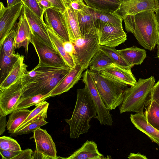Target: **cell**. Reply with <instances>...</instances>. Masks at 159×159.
Returning <instances> with one entry per match:
<instances>
[{"instance_id": "bcb514c9", "label": "cell", "mask_w": 159, "mask_h": 159, "mask_svg": "<svg viewBox=\"0 0 159 159\" xmlns=\"http://www.w3.org/2000/svg\"><path fill=\"white\" fill-rule=\"evenodd\" d=\"M41 9L44 12L47 9L54 7L52 4L47 0H40L37 1Z\"/></svg>"}, {"instance_id": "f1b7e54d", "label": "cell", "mask_w": 159, "mask_h": 159, "mask_svg": "<svg viewBox=\"0 0 159 159\" xmlns=\"http://www.w3.org/2000/svg\"><path fill=\"white\" fill-rule=\"evenodd\" d=\"M144 108L143 113L147 122L159 130V105L148 98Z\"/></svg>"}, {"instance_id": "d6a6232c", "label": "cell", "mask_w": 159, "mask_h": 159, "mask_svg": "<svg viewBox=\"0 0 159 159\" xmlns=\"http://www.w3.org/2000/svg\"><path fill=\"white\" fill-rule=\"evenodd\" d=\"M99 49L107 54L115 64L127 70H131L132 66L125 61L115 48L100 45Z\"/></svg>"}, {"instance_id": "7bdbcfd3", "label": "cell", "mask_w": 159, "mask_h": 159, "mask_svg": "<svg viewBox=\"0 0 159 159\" xmlns=\"http://www.w3.org/2000/svg\"><path fill=\"white\" fill-rule=\"evenodd\" d=\"M62 44L66 52L73 58L75 52V48L73 43L71 41H63Z\"/></svg>"}, {"instance_id": "ab89813d", "label": "cell", "mask_w": 159, "mask_h": 159, "mask_svg": "<svg viewBox=\"0 0 159 159\" xmlns=\"http://www.w3.org/2000/svg\"><path fill=\"white\" fill-rule=\"evenodd\" d=\"M148 98L155 101L159 105V80L155 83Z\"/></svg>"}, {"instance_id": "e575fe53", "label": "cell", "mask_w": 159, "mask_h": 159, "mask_svg": "<svg viewBox=\"0 0 159 159\" xmlns=\"http://www.w3.org/2000/svg\"><path fill=\"white\" fill-rule=\"evenodd\" d=\"M16 33V28H14L0 43V49L2 50L7 55H11L14 53Z\"/></svg>"}, {"instance_id": "8fae6325", "label": "cell", "mask_w": 159, "mask_h": 159, "mask_svg": "<svg viewBox=\"0 0 159 159\" xmlns=\"http://www.w3.org/2000/svg\"><path fill=\"white\" fill-rule=\"evenodd\" d=\"M97 30L100 45L115 48L127 40L122 26L98 22Z\"/></svg>"}, {"instance_id": "ffe728a7", "label": "cell", "mask_w": 159, "mask_h": 159, "mask_svg": "<svg viewBox=\"0 0 159 159\" xmlns=\"http://www.w3.org/2000/svg\"><path fill=\"white\" fill-rule=\"evenodd\" d=\"M130 118L135 127L159 146V130L147 122L143 113L131 114Z\"/></svg>"}, {"instance_id": "d6986e66", "label": "cell", "mask_w": 159, "mask_h": 159, "mask_svg": "<svg viewBox=\"0 0 159 159\" xmlns=\"http://www.w3.org/2000/svg\"><path fill=\"white\" fill-rule=\"evenodd\" d=\"M78 18L81 35L89 33H98V25L94 10L87 5L78 11Z\"/></svg>"}, {"instance_id": "e0dca14e", "label": "cell", "mask_w": 159, "mask_h": 159, "mask_svg": "<svg viewBox=\"0 0 159 159\" xmlns=\"http://www.w3.org/2000/svg\"><path fill=\"white\" fill-rule=\"evenodd\" d=\"M84 70L80 66L75 65L50 94L51 97L59 95L68 91L77 83L82 77Z\"/></svg>"}, {"instance_id": "ac0fdd59", "label": "cell", "mask_w": 159, "mask_h": 159, "mask_svg": "<svg viewBox=\"0 0 159 159\" xmlns=\"http://www.w3.org/2000/svg\"><path fill=\"white\" fill-rule=\"evenodd\" d=\"M97 72L131 86L134 85L137 82L131 70H127L115 63Z\"/></svg>"}, {"instance_id": "9a60e30c", "label": "cell", "mask_w": 159, "mask_h": 159, "mask_svg": "<svg viewBox=\"0 0 159 159\" xmlns=\"http://www.w3.org/2000/svg\"><path fill=\"white\" fill-rule=\"evenodd\" d=\"M23 13L25 16L33 32L50 47L55 48L49 38L47 27L44 20L24 4Z\"/></svg>"}, {"instance_id": "f5cc1de1", "label": "cell", "mask_w": 159, "mask_h": 159, "mask_svg": "<svg viewBox=\"0 0 159 159\" xmlns=\"http://www.w3.org/2000/svg\"><path fill=\"white\" fill-rule=\"evenodd\" d=\"M157 57L159 59V40L157 44Z\"/></svg>"}, {"instance_id": "816d5d0a", "label": "cell", "mask_w": 159, "mask_h": 159, "mask_svg": "<svg viewBox=\"0 0 159 159\" xmlns=\"http://www.w3.org/2000/svg\"><path fill=\"white\" fill-rule=\"evenodd\" d=\"M77 0H65V6L69 4L72 2L75 1Z\"/></svg>"}, {"instance_id": "83f0119b", "label": "cell", "mask_w": 159, "mask_h": 159, "mask_svg": "<svg viewBox=\"0 0 159 159\" xmlns=\"http://www.w3.org/2000/svg\"><path fill=\"white\" fill-rule=\"evenodd\" d=\"M86 5L95 10L115 12L119 7L121 0H84Z\"/></svg>"}, {"instance_id": "d4e9b609", "label": "cell", "mask_w": 159, "mask_h": 159, "mask_svg": "<svg viewBox=\"0 0 159 159\" xmlns=\"http://www.w3.org/2000/svg\"><path fill=\"white\" fill-rule=\"evenodd\" d=\"M21 55L14 53L8 56L0 49V84L7 76Z\"/></svg>"}, {"instance_id": "ba28073f", "label": "cell", "mask_w": 159, "mask_h": 159, "mask_svg": "<svg viewBox=\"0 0 159 159\" xmlns=\"http://www.w3.org/2000/svg\"><path fill=\"white\" fill-rule=\"evenodd\" d=\"M33 138L36 145V149L33 159H62L57 156L55 143L51 135L45 129L39 128L33 132Z\"/></svg>"}, {"instance_id": "2e32d148", "label": "cell", "mask_w": 159, "mask_h": 159, "mask_svg": "<svg viewBox=\"0 0 159 159\" xmlns=\"http://www.w3.org/2000/svg\"><path fill=\"white\" fill-rule=\"evenodd\" d=\"M19 20L16 28L15 49L23 47L28 53L29 45L32 40L33 31L23 13L19 18Z\"/></svg>"}, {"instance_id": "5b68a950", "label": "cell", "mask_w": 159, "mask_h": 159, "mask_svg": "<svg viewBox=\"0 0 159 159\" xmlns=\"http://www.w3.org/2000/svg\"><path fill=\"white\" fill-rule=\"evenodd\" d=\"M89 70L107 108L111 111L119 107L123 102L128 85L97 72Z\"/></svg>"}, {"instance_id": "7a4b0ae2", "label": "cell", "mask_w": 159, "mask_h": 159, "mask_svg": "<svg viewBox=\"0 0 159 159\" xmlns=\"http://www.w3.org/2000/svg\"><path fill=\"white\" fill-rule=\"evenodd\" d=\"M98 119L96 109L87 88L77 90L75 107L71 118L66 119L69 125L70 137L75 139L87 132L90 128L89 123L92 118Z\"/></svg>"}, {"instance_id": "30bf717a", "label": "cell", "mask_w": 159, "mask_h": 159, "mask_svg": "<svg viewBox=\"0 0 159 159\" xmlns=\"http://www.w3.org/2000/svg\"><path fill=\"white\" fill-rule=\"evenodd\" d=\"M23 88L21 78L9 87L0 89V115L6 116L15 110L20 102Z\"/></svg>"}, {"instance_id": "7402d4cb", "label": "cell", "mask_w": 159, "mask_h": 159, "mask_svg": "<svg viewBox=\"0 0 159 159\" xmlns=\"http://www.w3.org/2000/svg\"><path fill=\"white\" fill-rule=\"evenodd\" d=\"M68 159H104L103 155L100 153L97 144L93 141L87 140L82 146L68 157Z\"/></svg>"}, {"instance_id": "f907efd6", "label": "cell", "mask_w": 159, "mask_h": 159, "mask_svg": "<svg viewBox=\"0 0 159 159\" xmlns=\"http://www.w3.org/2000/svg\"><path fill=\"white\" fill-rule=\"evenodd\" d=\"M157 4L159 7V9L157 10L155 13V16L159 24V0H156Z\"/></svg>"}, {"instance_id": "f546056e", "label": "cell", "mask_w": 159, "mask_h": 159, "mask_svg": "<svg viewBox=\"0 0 159 159\" xmlns=\"http://www.w3.org/2000/svg\"><path fill=\"white\" fill-rule=\"evenodd\" d=\"M114 63L107 54L99 49L91 61L89 66V70L92 71L98 72Z\"/></svg>"}, {"instance_id": "277c9868", "label": "cell", "mask_w": 159, "mask_h": 159, "mask_svg": "<svg viewBox=\"0 0 159 159\" xmlns=\"http://www.w3.org/2000/svg\"><path fill=\"white\" fill-rule=\"evenodd\" d=\"M155 83V78L151 76L145 79L140 78L134 85L127 88L123 102L119 107L120 113H143L147 101Z\"/></svg>"}, {"instance_id": "44dd1931", "label": "cell", "mask_w": 159, "mask_h": 159, "mask_svg": "<svg viewBox=\"0 0 159 159\" xmlns=\"http://www.w3.org/2000/svg\"><path fill=\"white\" fill-rule=\"evenodd\" d=\"M66 7L65 11L62 13L70 41L73 42L82 36L78 20V11L74 10L69 5Z\"/></svg>"}, {"instance_id": "7dc6e473", "label": "cell", "mask_w": 159, "mask_h": 159, "mask_svg": "<svg viewBox=\"0 0 159 159\" xmlns=\"http://www.w3.org/2000/svg\"><path fill=\"white\" fill-rule=\"evenodd\" d=\"M6 116L0 115V135L2 134L5 130L7 126Z\"/></svg>"}, {"instance_id": "cb8c5ba5", "label": "cell", "mask_w": 159, "mask_h": 159, "mask_svg": "<svg viewBox=\"0 0 159 159\" xmlns=\"http://www.w3.org/2000/svg\"><path fill=\"white\" fill-rule=\"evenodd\" d=\"M118 51L125 61L132 66L141 64L147 56L145 50L135 46Z\"/></svg>"}, {"instance_id": "7c38bea8", "label": "cell", "mask_w": 159, "mask_h": 159, "mask_svg": "<svg viewBox=\"0 0 159 159\" xmlns=\"http://www.w3.org/2000/svg\"><path fill=\"white\" fill-rule=\"evenodd\" d=\"M24 5L22 2L6 7L2 2H0V43L14 28L17 20L23 11Z\"/></svg>"}, {"instance_id": "f35d334b", "label": "cell", "mask_w": 159, "mask_h": 159, "mask_svg": "<svg viewBox=\"0 0 159 159\" xmlns=\"http://www.w3.org/2000/svg\"><path fill=\"white\" fill-rule=\"evenodd\" d=\"M24 4L26 5L32 11L35 13L42 20L44 12L42 10L36 0H21Z\"/></svg>"}, {"instance_id": "4dcf8cb0", "label": "cell", "mask_w": 159, "mask_h": 159, "mask_svg": "<svg viewBox=\"0 0 159 159\" xmlns=\"http://www.w3.org/2000/svg\"><path fill=\"white\" fill-rule=\"evenodd\" d=\"M49 105V103L46 101L42 102L37 105L36 107L31 111L25 120L16 131L21 129L30 123L39 119H46Z\"/></svg>"}, {"instance_id": "4fadbf2b", "label": "cell", "mask_w": 159, "mask_h": 159, "mask_svg": "<svg viewBox=\"0 0 159 159\" xmlns=\"http://www.w3.org/2000/svg\"><path fill=\"white\" fill-rule=\"evenodd\" d=\"M158 9L156 0H121L119 7L115 12L123 19L127 15L146 11L156 12Z\"/></svg>"}, {"instance_id": "3957f363", "label": "cell", "mask_w": 159, "mask_h": 159, "mask_svg": "<svg viewBox=\"0 0 159 159\" xmlns=\"http://www.w3.org/2000/svg\"><path fill=\"white\" fill-rule=\"evenodd\" d=\"M39 64L41 66L39 75L32 82L23 86L20 101L39 94H50L70 69L67 66L54 67Z\"/></svg>"}, {"instance_id": "b9f144b4", "label": "cell", "mask_w": 159, "mask_h": 159, "mask_svg": "<svg viewBox=\"0 0 159 159\" xmlns=\"http://www.w3.org/2000/svg\"><path fill=\"white\" fill-rule=\"evenodd\" d=\"M20 151H15L0 149V153L2 159H13Z\"/></svg>"}, {"instance_id": "8d00e7d4", "label": "cell", "mask_w": 159, "mask_h": 159, "mask_svg": "<svg viewBox=\"0 0 159 159\" xmlns=\"http://www.w3.org/2000/svg\"><path fill=\"white\" fill-rule=\"evenodd\" d=\"M0 149L15 151L22 150L20 145L16 140L6 136L0 138Z\"/></svg>"}, {"instance_id": "ee69618b", "label": "cell", "mask_w": 159, "mask_h": 159, "mask_svg": "<svg viewBox=\"0 0 159 159\" xmlns=\"http://www.w3.org/2000/svg\"><path fill=\"white\" fill-rule=\"evenodd\" d=\"M37 2L40 0H36ZM51 2L53 7L60 10L63 13L66 10L65 5L62 0H47Z\"/></svg>"}, {"instance_id": "db71d44e", "label": "cell", "mask_w": 159, "mask_h": 159, "mask_svg": "<svg viewBox=\"0 0 159 159\" xmlns=\"http://www.w3.org/2000/svg\"><path fill=\"white\" fill-rule=\"evenodd\" d=\"M65 5V0H62Z\"/></svg>"}, {"instance_id": "d590c367", "label": "cell", "mask_w": 159, "mask_h": 159, "mask_svg": "<svg viewBox=\"0 0 159 159\" xmlns=\"http://www.w3.org/2000/svg\"><path fill=\"white\" fill-rule=\"evenodd\" d=\"M48 123L43 118L39 119L26 125L21 129L10 134V136H16L18 135L26 134L34 132L36 129Z\"/></svg>"}, {"instance_id": "4316f807", "label": "cell", "mask_w": 159, "mask_h": 159, "mask_svg": "<svg viewBox=\"0 0 159 159\" xmlns=\"http://www.w3.org/2000/svg\"><path fill=\"white\" fill-rule=\"evenodd\" d=\"M31 111L26 109H16L9 116L7 127L8 133H14L25 120Z\"/></svg>"}, {"instance_id": "8992f818", "label": "cell", "mask_w": 159, "mask_h": 159, "mask_svg": "<svg viewBox=\"0 0 159 159\" xmlns=\"http://www.w3.org/2000/svg\"><path fill=\"white\" fill-rule=\"evenodd\" d=\"M75 48L73 59L75 65H79L84 70L99 49L98 33H89L72 42Z\"/></svg>"}, {"instance_id": "6da1fadb", "label": "cell", "mask_w": 159, "mask_h": 159, "mask_svg": "<svg viewBox=\"0 0 159 159\" xmlns=\"http://www.w3.org/2000/svg\"><path fill=\"white\" fill-rule=\"evenodd\" d=\"M123 20L126 31L133 34L141 45L150 51L155 48L159 40V24L154 12L127 15Z\"/></svg>"}, {"instance_id": "c3c4849f", "label": "cell", "mask_w": 159, "mask_h": 159, "mask_svg": "<svg viewBox=\"0 0 159 159\" xmlns=\"http://www.w3.org/2000/svg\"><path fill=\"white\" fill-rule=\"evenodd\" d=\"M128 158L129 159H147V157L139 152L137 153H130Z\"/></svg>"}, {"instance_id": "f6af8a7d", "label": "cell", "mask_w": 159, "mask_h": 159, "mask_svg": "<svg viewBox=\"0 0 159 159\" xmlns=\"http://www.w3.org/2000/svg\"><path fill=\"white\" fill-rule=\"evenodd\" d=\"M69 5L74 10L77 11L82 10L86 5L83 0H77L71 2Z\"/></svg>"}, {"instance_id": "60d3db41", "label": "cell", "mask_w": 159, "mask_h": 159, "mask_svg": "<svg viewBox=\"0 0 159 159\" xmlns=\"http://www.w3.org/2000/svg\"><path fill=\"white\" fill-rule=\"evenodd\" d=\"M33 153L34 152L30 149L21 150L13 159H33Z\"/></svg>"}, {"instance_id": "9c48e42d", "label": "cell", "mask_w": 159, "mask_h": 159, "mask_svg": "<svg viewBox=\"0 0 159 159\" xmlns=\"http://www.w3.org/2000/svg\"><path fill=\"white\" fill-rule=\"evenodd\" d=\"M31 43L38 55L39 60V63L54 67H61L67 66L55 49L48 45L34 32Z\"/></svg>"}, {"instance_id": "484cf974", "label": "cell", "mask_w": 159, "mask_h": 159, "mask_svg": "<svg viewBox=\"0 0 159 159\" xmlns=\"http://www.w3.org/2000/svg\"><path fill=\"white\" fill-rule=\"evenodd\" d=\"M47 30L50 40L56 51L61 55L66 64L70 68L75 66L74 61L71 56L65 50L62 43L63 41L50 26H47Z\"/></svg>"}, {"instance_id": "52a82bcc", "label": "cell", "mask_w": 159, "mask_h": 159, "mask_svg": "<svg viewBox=\"0 0 159 159\" xmlns=\"http://www.w3.org/2000/svg\"><path fill=\"white\" fill-rule=\"evenodd\" d=\"M82 80L87 87L94 105L98 119L101 125L111 126L113 123L110 110L106 107L98 90L93 76L89 69L82 74Z\"/></svg>"}, {"instance_id": "74e56055", "label": "cell", "mask_w": 159, "mask_h": 159, "mask_svg": "<svg viewBox=\"0 0 159 159\" xmlns=\"http://www.w3.org/2000/svg\"><path fill=\"white\" fill-rule=\"evenodd\" d=\"M40 65H38L30 71H27L21 77V81L23 86L32 82L39 75Z\"/></svg>"}, {"instance_id": "681fc988", "label": "cell", "mask_w": 159, "mask_h": 159, "mask_svg": "<svg viewBox=\"0 0 159 159\" xmlns=\"http://www.w3.org/2000/svg\"><path fill=\"white\" fill-rule=\"evenodd\" d=\"M7 7L15 5L20 3L23 2L21 0H7Z\"/></svg>"}, {"instance_id": "836d02e7", "label": "cell", "mask_w": 159, "mask_h": 159, "mask_svg": "<svg viewBox=\"0 0 159 159\" xmlns=\"http://www.w3.org/2000/svg\"><path fill=\"white\" fill-rule=\"evenodd\" d=\"M50 97V94H39L25 98L20 101L15 109H27L32 106H36Z\"/></svg>"}, {"instance_id": "5bb4252c", "label": "cell", "mask_w": 159, "mask_h": 159, "mask_svg": "<svg viewBox=\"0 0 159 159\" xmlns=\"http://www.w3.org/2000/svg\"><path fill=\"white\" fill-rule=\"evenodd\" d=\"M43 16L47 26L50 27L64 41H70L62 12L55 8L52 7L45 10Z\"/></svg>"}, {"instance_id": "1f68e13d", "label": "cell", "mask_w": 159, "mask_h": 159, "mask_svg": "<svg viewBox=\"0 0 159 159\" xmlns=\"http://www.w3.org/2000/svg\"><path fill=\"white\" fill-rule=\"evenodd\" d=\"M94 14L97 25L98 22H102L114 25L122 26L123 19L115 12H103L94 10Z\"/></svg>"}, {"instance_id": "603a6c76", "label": "cell", "mask_w": 159, "mask_h": 159, "mask_svg": "<svg viewBox=\"0 0 159 159\" xmlns=\"http://www.w3.org/2000/svg\"><path fill=\"white\" fill-rule=\"evenodd\" d=\"M24 57L21 55L14 67L4 80L0 84V89L7 88L18 79L27 71L28 66L24 63Z\"/></svg>"}]
</instances>
